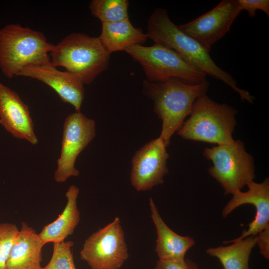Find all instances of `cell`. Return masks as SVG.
I'll use <instances>...</instances> for the list:
<instances>
[{
  "label": "cell",
  "mask_w": 269,
  "mask_h": 269,
  "mask_svg": "<svg viewBox=\"0 0 269 269\" xmlns=\"http://www.w3.org/2000/svg\"><path fill=\"white\" fill-rule=\"evenodd\" d=\"M106 50L112 53L125 51L127 48L142 45L148 39L146 33L135 28L129 18L113 23H102L98 37Z\"/></svg>",
  "instance_id": "cell-18"
},
{
  "label": "cell",
  "mask_w": 269,
  "mask_h": 269,
  "mask_svg": "<svg viewBox=\"0 0 269 269\" xmlns=\"http://www.w3.org/2000/svg\"><path fill=\"white\" fill-rule=\"evenodd\" d=\"M0 124L15 138L38 143L28 106L13 90L0 82Z\"/></svg>",
  "instance_id": "cell-14"
},
{
  "label": "cell",
  "mask_w": 269,
  "mask_h": 269,
  "mask_svg": "<svg viewBox=\"0 0 269 269\" xmlns=\"http://www.w3.org/2000/svg\"><path fill=\"white\" fill-rule=\"evenodd\" d=\"M125 51L142 67L147 80L162 82L179 79L190 84L206 80V75L191 66L174 50L159 44L149 46L137 45Z\"/></svg>",
  "instance_id": "cell-7"
},
{
  "label": "cell",
  "mask_w": 269,
  "mask_h": 269,
  "mask_svg": "<svg viewBox=\"0 0 269 269\" xmlns=\"http://www.w3.org/2000/svg\"><path fill=\"white\" fill-rule=\"evenodd\" d=\"M54 45L44 34L18 24L0 28V69L5 77H17L24 67L50 61Z\"/></svg>",
  "instance_id": "cell-4"
},
{
  "label": "cell",
  "mask_w": 269,
  "mask_h": 269,
  "mask_svg": "<svg viewBox=\"0 0 269 269\" xmlns=\"http://www.w3.org/2000/svg\"><path fill=\"white\" fill-rule=\"evenodd\" d=\"M129 5L128 0H92L89 9L101 23H113L129 18Z\"/></svg>",
  "instance_id": "cell-20"
},
{
  "label": "cell",
  "mask_w": 269,
  "mask_h": 269,
  "mask_svg": "<svg viewBox=\"0 0 269 269\" xmlns=\"http://www.w3.org/2000/svg\"><path fill=\"white\" fill-rule=\"evenodd\" d=\"M209 86L207 80L198 84L175 78L159 82L143 81V93L152 101L154 112L162 121L159 137L167 147L173 134L190 115L195 101L206 94Z\"/></svg>",
  "instance_id": "cell-2"
},
{
  "label": "cell",
  "mask_w": 269,
  "mask_h": 269,
  "mask_svg": "<svg viewBox=\"0 0 269 269\" xmlns=\"http://www.w3.org/2000/svg\"><path fill=\"white\" fill-rule=\"evenodd\" d=\"M241 11L238 0H223L207 12L178 26L209 52L230 31Z\"/></svg>",
  "instance_id": "cell-10"
},
{
  "label": "cell",
  "mask_w": 269,
  "mask_h": 269,
  "mask_svg": "<svg viewBox=\"0 0 269 269\" xmlns=\"http://www.w3.org/2000/svg\"><path fill=\"white\" fill-rule=\"evenodd\" d=\"M19 229L15 224L0 223V269H5V265Z\"/></svg>",
  "instance_id": "cell-22"
},
{
  "label": "cell",
  "mask_w": 269,
  "mask_h": 269,
  "mask_svg": "<svg viewBox=\"0 0 269 269\" xmlns=\"http://www.w3.org/2000/svg\"><path fill=\"white\" fill-rule=\"evenodd\" d=\"M73 245L72 241L53 243L51 259L42 269H76L72 253Z\"/></svg>",
  "instance_id": "cell-21"
},
{
  "label": "cell",
  "mask_w": 269,
  "mask_h": 269,
  "mask_svg": "<svg viewBox=\"0 0 269 269\" xmlns=\"http://www.w3.org/2000/svg\"><path fill=\"white\" fill-rule=\"evenodd\" d=\"M241 10H246L252 18L256 16L257 10L264 12L269 17V0H238Z\"/></svg>",
  "instance_id": "cell-23"
},
{
  "label": "cell",
  "mask_w": 269,
  "mask_h": 269,
  "mask_svg": "<svg viewBox=\"0 0 269 269\" xmlns=\"http://www.w3.org/2000/svg\"><path fill=\"white\" fill-rule=\"evenodd\" d=\"M257 244L261 254L267 260L269 259V227L259 232L257 235Z\"/></svg>",
  "instance_id": "cell-24"
},
{
  "label": "cell",
  "mask_w": 269,
  "mask_h": 269,
  "mask_svg": "<svg viewBox=\"0 0 269 269\" xmlns=\"http://www.w3.org/2000/svg\"><path fill=\"white\" fill-rule=\"evenodd\" d=\"M166 147L159 136L135 152L132 160L130 180L136 190H149L163 183L164 177L168 172Z\"/></svg>",
  "instance_id": "cell-11"
},
{
  "label": "cell",
  "mask_w": 269,
  "mask_h": 269,
  "mask_svg": "<svg viewBox=\"0 0 269 269\" xmlns=\"http://www.w3.org/2000/svg\"><path fill=\"white\" fill-rule=\"evenodd\" d=\"M189 269H200L197 264L191 260H187L186 261Z\"/></svg>",
  "instance_id": "cell-26"
},
{
  "label": "cell",
  "mask_w": 269,
  "mask_h": 269,
  "mask_svg": "<svg viewBox=\"0 0 269 269\" xmlns=\"http://www.w3.org/2000/svg\"><path fill=\"white\" fill-rule=\"evenodd\" d=\"M154 269H189L185 260L176 261L158 259Z\"/></svg>",
  "instance_id": "cell-25"
},
{
  "label": "cell",
  "mask_w": 269,
  "mask_h": 269,
  "mask_svg": "<svg viewBox=\"0 0 269 269\" xmlns=\"http://www.w3.org/2000/svg\"><path fill=\"white\" fill-rule=\"evenodd\" d=\"M232 243L227 246L209 248L206 253L216 258L223 269H250L249 261L253 248L256 246L257 236H250L243 239L224 242Z\"/></svg>",
  "instance_id": "cell-19"
},
{
  "label": "cell",
  "mask_w": 269,
  "mask_h": 269,
  "mask_svg": "<svg viewBox=\"0 0 269 269\" xmlns=\"http://www.w3.org/2000/svg\"><path fill=\"white\" fill-rule=\"evenodd\" d=\"M17 76L40 81L54 90L63 102L80 111L84 98V84L76 76L59 70L50 61L23 68Z\"/></svg>",
  "instance_id": "cell-12"
},
{
  "label": "cell",
  "mask_w": 269,
  "mask_h": 269,
  "mask_svg": "<svg viewBox=\"0 0 269 269\" xmlns=\"http://www.w3.org/2000/svg\"><path fill=\"white\" fill-rule=\"evenodd\" d=\"M80 256L91 269H120L129 255L120 218L88 237Z\"/></svg>",
  "instance_id": "cell-8"
},
{
  "label": "cell",
  "mask_w": 269,
  "mask_h": 269,
  "mask_svg": "<svg viewBox=\"0 0 269 269\" xmlns=\"http://www.w3.org/2000/svg\"><path fill=\"white\" fill-rule=\"evenodd\" d=\"M96 131L95 121L80 111L67 116L63 125L60 154L54 174L56 182L64 183L71 177L79 175V171L75 166L76 160L94 138Z\"/></svg>",
  "instance_id": "cell-9"
},
{
  "label": "cell",
  "mask_w": 269,
  "mask_h": 269,
  "mask_svg": "<svg viewBox=\"0 0 269 269\" xmlns=\"http://www.w3.org/2000/svg\"><path fill=\"white\" fill-rule=\"evenodd\" d=\"M79 193V189L76 186H69L65 193L67 202L62 212L55 220L44 226L38 234L44 245L64 241L74 233L80 220L77 206Z\"/></svg>",
  "instance_id": "cell-17"
},
{
  "label": "cell",
  "mask_w": 269,
  "mask_h": 269,
  "mask_svg": "<svg viewBox=\"0 0 269 269\" xmlns=\"http://www.w3.org/2000/svg\"><path fill=\"white\" fill-rule=\"evenodd\" d=\"M146 34L154 43L174 50L191 66L224 83L239 94L243 102L253 103V96L237 86L233 77L215 63L198 41L172 21L167 10L157 8L153 11L147 20Z\"/></svg>",
  "instance_id": "cell-1"
},
{
  "label": "cell",
  "mask_w": 269,
  "mask_h": 269,
  "mask_svg": "<svg viewBox=\"0 0 269 269\" xmlns=\"http://www.w3.org/2000/svg\"><path fill=\"white\" fill-rule=\"evenodd\" d=\"M149 204L150 217L156 231L155 250L158 259L184 261L186 253L195 244L194 240L190 236L179 235L169 228L152 198H149Z\"/></svg>",
  "instance_id": "cell-15"
},
{
  "label": "cell",
  "mask_w": 269,
  "mask_h": 269,
  "mask_svg": "<svg viewBox=\"0 0 269 269\" xmlns=\"http://www.w3.org/2000/svg\"><path fill=\"white\" fill-rule=\"evenodd\" d=\"M247 186L246 192L239 191L232 195V198L225 206L222 211L224 218L234 210L245 204H251L256 209L254 219L248 224V228L244 230L240 236L233 241L243 239L250 236H256L263 230L269 227V179L257 183L252 180Z\"/></svg>",
  "instance_id": "cell-13"
},
{
  "label": "cell",
  "mask_w": 269,
  "mask_h": 269,
  "mask_svg": "<svg viewBox=\"0 0 269 269\" xmlns=\"http://www.w3.org/2000/svg\"><path fill=\"white\" fill-rule=\"evenodd\" d=\"M237 113L232 106L219 104L203 95L195 101L190 117L177 134L187 140L217 145L232 143Z\"/></svg>",
  "instance_id": "cell-5"
},
{
  "label": "cell",
  "mask_w": 269,
  "mask_h": 269,
  "mask_svg": "<svg viewBox=\"0 0 269 269\" xmlns=\"http://www.w3.org/2000/svg\"><path fill=\"white\" fill-rule=\"evenodd\" d=\"M203 155L212 161L208 172L220 184L225 195L241 191L255 178L254 159L240 139L230 144L206 147Z\"/></svg>",
  "instance_id": "cell-6"
},
{
  "label": "cell",
  "mask_w": 269,
  "mask_h": 269,
  "mask_svg": "<svg viewBox=\"0 0 269 269\" xmlns=\"http://www.w3.org/2000/svg\"><path fill=\"white\" fill-rule=\"evenodd\" d=\"M43 246L36 231L26 223L22 222L7 260L5 269H42Z\"/></svg>",
  "instance_id": "cell-16"
},
{
  "label": "cell",
  "mask_w": 269,
  "mask_h": 269,
  "mask_svg": "<svg viewBox=\"0 0 269 269\" xmlns=\"http://www.w3.org/2000/svg\"><path fill=\"white\" fill-rule=\"evenodd\" d=\"M50 61L56 67H64L85 84H90L109 66L110 54L98 37L85 33L68 35L54 46Z\"/></svg>",
  "instance_id": "cell-3"
}]
</instances>
